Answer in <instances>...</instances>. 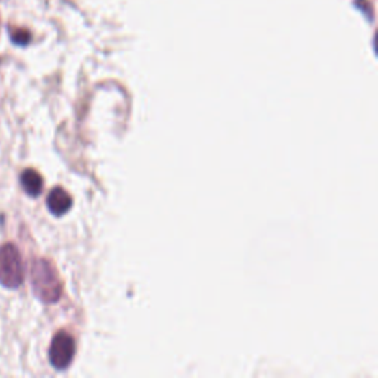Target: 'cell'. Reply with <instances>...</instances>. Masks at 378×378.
<instances>
[{
  "instance_id": "1",
  "label": "cell",
  "mask_w": 378,
  "mask_h": 378,
  "mask_svg": "<svg viewBox=\"0 0 378 378\" xmlns=\"http://www.w3.org/2000/svg\"><path fill=\"white\" fill-rule=\"evenodd\" d=\"M33 291L43 303L58 301L62 293L61 281L55 267L48 260H36L31 267Z\"/></svg>"
},
{
  "instance_id": "2",
  "label": "cell",
  "mask_w": 378,
  "mask_h": 378,
  "mask_svg": "<svg viewBox=\"0 0 378 378\" xmlns=\"http://www.w3.org/2000/svg\"><path fill=\"white\" fill-rule=\"evenodd\" d=\"M24 281L21 254L14 244L0 247V284L6 288L15 290Z\"/></svg>"
},
{
  "instance_id": "3",
  "label": "cell",
  "mask_w": 378,
  "mask_h": 378,
  "mask_svg": "<svg viewBox=\"0 0 378 378\" xmlns=\"http://www.w3.org/2000/svg\"><path fill=\"white\" fill-rule=\"evenodd\" d=\"M76 355V343L66 331H61L53 337L49 349V361L55 370H67Z\"/></svg>"
},
{
  "instance_id": "4",
  "label": "cell",
  "mask_w": 378,
  "mask_h": 378,
  "mask_svg": "<svg viewBox=\"0 0 378 378\" xmlns=\"http://www.w3.org/2000/svg\"><path fill=\"white\" fill-rule=\"evenodd\" d=\"M72 206V200L68 195V192L62 188H53L48 195V208L52 215L62 216Z\"/></svg>"
},
{
  "instance_id": "5",
  "label": "cell",
  "mask_w": 378,
  "mask_h": 378,
  "mask_svg": "<svg viewBox=\"0 0 378 378\" xmlns=\"http://www.w3.org/2000/svg\"><path fill=\"white\" fill-rule=\"evenodd\" d=\"M21 185L30 197H39L43 191V179L36 170L27 169L21 174Z\"/></svg>"
},
{
  "instance_id": "6",
  "label": "cell",
  "mask_w": 378,
  "mask_h": 378,
  "mask_svg": "<svg viewBox=\"0 0 378 378\" xmlns=\"http://www.w3.org/2000/svg\"><path fill=\"white\" fill-rule=\"evenodd\" d=\"M11 39L15 44H20V46H25L27 43L30 42L31 36L29 31L25 30H12L11 31Z\"/></svg>"
}]
</instances>
